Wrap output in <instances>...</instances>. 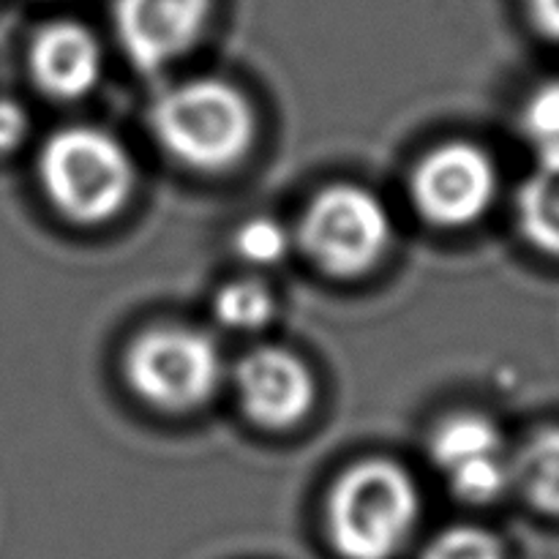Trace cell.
Masks as SVG:
<instances>
[{"label":"cell","mask_w":559,"mask_h":559,"mask_svg":"<svg viewBox=\"0 0 559 559\" xmlns=\"http://www.w3.org/2000/svg\"><path fill=\"white\" fill-rule=\"evenodd\" d=\"M418 519L420 495L407 469L369 459L333 484L325 533L342 559H393L409 544Z\"/></svg>","instance_id":"6da1fadb"},{"label":"cell","mask_w":559,"mask_h":559,"mask_svg":"<svg viewBox=\"0 0 559 559\" xmlns=\"http://www.w3.org/2000/svg\"><path fill=\"white\" fill-rule=\"evenodd\" d=\"M151 131L183 167L218 173L249 153L257 118L249 98L224 80H189L153 104Z\"/></svg>","instance_id":"7a4b0ae2"},{"label":"cell","mask_w":559,"mask_h":559,"mask_svg":"<svg viewBox=\"0 0 559 559\" xmlns=\"http://www.w3.org/2000/svg\"><path fill=\"white\" fill-rule=\"evenodd\" d=\"M38 180L55 211L74 224H102L123 211L134 191V162L112 134L69 126L44 142Z\"/></svg>","instance_id":"3957f363"},{"label":"cell","mask_w":559,"mask_h":559,"mask_svg":"<svg viewBox=\"0 0 559 559\" xmlns=\"http://www.w3.org/2000/svg\"><path fill=\"white\" fill-rule=\"evenodd\" d=\"M298 240L320 271L364 276L391 246V216L380 197L355 183H333L304 211Z\"/></svg>","instance_id":"277c9868"},{"label":"cell","mask_w":559,"mask_h":559,"mask_svg":"<svg viewBox=\"0 0 559 559\" xmlns=\"http://www.w3.org/2000/svg\"><path fill=\"white\" fill-rule=\"evenodd\" d=\"M129 388L151 407H202L222 382V353L207 333L162 325L140 333L123 360Z\"/></svg>","instance_id":"5b68a950"},{"label":"cell","mask_w":559,"mask_h":559,"mask_svg":"<svg viewBox=\"0 0 559 559\" xmlns=\"http://www.w3.org/2000/svg\"><path fill=\"white\" fill-rule=\"evenodd\" d=\"M497 167L473 142H445L418 162L413 173V202L435 227H467L497 197Z\"/></svg>","instance_id":"8992f818"},{"label":"cell","mask_w":559,"mask_h":559,"mask_svg":"<svg viewBox=\"0 0 559 559\" xmlns=\"http://www.w3.org/2000/svg\"><path fill=\"white\" fill-rule=\"evenodd\" d=\"M429 456L459 500L489 506L511 489V456L500 426L480 413H456L429 440Z\"/></svg>","instance_id":"52a82bcc"},{"label":"cell","mask_w":559,"mask_h":559,"mask_svg":"<svg viewBox=\"0 0 559 559\" xmlns=\"http://www.w3.org/2000/svg\"><path fill=\"white\" fill-rule=\"evenodd\" d=\"M213 0H112L118 41L131 63L158 71L200 38Z\"/></svg>","instance_id":"ba28073f"},{"label":"cell","mask_w":559,"mask_h":559,"mask_svg":"<svg viewBox=\"0 0 559 559\" xmlns=\"http://www.w3.org/2000/svg\"><path fill=\"white\" fill-rule=\"evenodd\" d=\"M235 391L257 426L289 429L314 404V377L298 355L282 347H257L235 366Z\"/></svg>","instance_id":"9c48e42d"},{"label":"cell","mask_w":559,"mask_h":559,"mask_svg":"<svg viewBox=\"0 0 559 559\" xmlns=\"http://www.w3.org/2000/svg\"><path fill=\"white\" fill-rule=\"evenodd\" d=\"M27 63L38 91L58 102H74L96 87L102 76V47L96 36L76 22H49L33 36Z\"/></svg>","instance_id":"30bf717a"},{"label":"cell","mask_w":559,"mask_h":559,"mask_svg":"<svg viewBox=\"0 0 559 559\" xmlns=\"http://www.w3.org/2000/svg\"><path fill=\"white\" fill-rule=\"evenodd\" d=\"M511 486L535 511L559 519V426L535 431L513 453Z\"/></svg>","instance_id":"8fae6325"},{"label":"cell","mask_w":559,"mask_h":559,"mask_svg":"<svg viewBox=\"0 0 559 559\" xmlns=\"http://www.w3.org/2000/svg\"><path fill=\"white\" fill-rule=\"evenodd\" d=\"M516 222L524 240L559 260V167H538L516 194Z\"/></svg>","instance_id":"7c38bea8"},{"label":"cell","mask_w":559,"mask_h":559,"mask_svg":"<svg viewBox=\"0 0 559 559\" xmlns=\"http://www.w3.org/2000/svg\"><path fill=\"white\" fill-rule=\"evenodd\" d=\"M276 300L257 278H235L213 295V317L229 331H260L273 320Z\"/></svg>","instance_id":"4fadbf2b"},{"label":"cell","mask_w":559,"mask_h":559,"mask_svg":"<svg viewBox=\"0 0 559 559\" xmlns=\"http://www.w3.org/2000/svg\"><path fill=\"white\" fill-rule=\"evenodd\" d=\"M524 131L538 151L540 167H559V82H549L530 98Z\"/></svg>","instance_id":"5bb4252c"},{"label":"cell","mask_w":559,"mask_h":559,"mask_svg":"<svg viewBox=\"0 0 559 559\" xmlns=\"http://www.w3.org/2000/svg\"><path fill=\"white\" fill-rule=\"evenodd\" d=\"M289 233L267 216H254L235 229V254L249 265H276L287 257Z\"/></svg>","instance_id":"9a60e30c"},{"label":"cell","mask_w":559,"mask_h":559,"mask_svg":"<svg viewBox=\"0 0 559 559\" xmlns=\"http://www.w3.org/2000/svg\"><path fill=\"white\" fill-rule=\"evenodd\" d=\"M420 559H506L500 538L489 530L462 524L448 527L426 544Z\"/></svg>","instance_id":"2e32d148"},{"label":"cell","mask_w":559,"mask_h":559,"mask_svg":"<svg viewBox=\"0 0 559 559\" xmlns=\"http://www.w3.org/2000/svg\"><path fill=\"white\" fill-rule=\"evenodd\" d=\"M27 134V112L16 102L0 98V156L11 153Z\"/></svg>","instance_id":"e0dca14e"},{"label":"cell","mask_w":559,"mask_h":559,"mask_svg":"<svg viewBox=\"0 0 559 559\" xmlns=\"http://www.w3.org/2000/svg\"><path fill=\"white\" fill-rule=\"evenodd\" d=\"M527 16L540 36L559 41V0H527Z\"/></svg>","instance_id":"ac0fdd59"}]
</instances>
